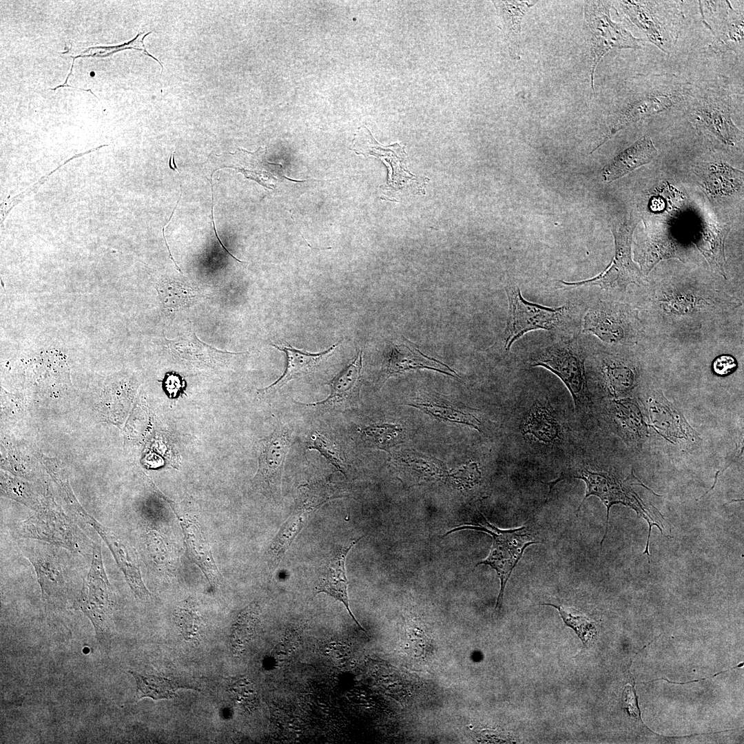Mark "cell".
Returning <instances> with one entry per match:
<instances>
[{"label":"cell","mask_w":744,"mask_h":744,"mask_svg":"<svg viewBox=\"0 0 744 744\" xmlns=\"http://www.w3.org/2000/svg\"><path fill=\"white\" fill-rule=\"evenodd\" d=\"M571 477L583 480L586 486L584 497L575 513L580 510L585 500L591 495L599 497L606 507V530L601 541V546L603 545L608 533L610 510L612 506L623 504L630 507L648 522L649 526L648 539L643 554L647 555L648 564H650L649 546L652 527L656 526L659 529L662 535L668 537H671V527L669 522L656 507L650 504H645L637 493L632 490V485L637 484L644 486L641 482L638 483L633 482L637 477L634 476L632 472L626 479L621 481L610 472L590 470L586 468L568 470L561 474L555 480L548 483L550 492L558 482Z\"/></svg>","instance_id":"obj_1"},{"label":"cell","mask_w":744,"mask_h":744,"mask_svg":"<svg viewBox=\"0 0 744 744\" xmlns=\"http://www.w3.org/2000/svg\"><path fill=\"white\" fill-rule=\"evenodd\" d=\"M480 517L475 522H466L456 526L446 533V536L454 532L463 530H473L486 533L493 539L492 546L488 555L479 561L475 568L479 565H486L493 569L499 579L500 588L495 611L502 606L506 583L513 571L521 559L525 550L530 545L541 543L530 531V526L527 525L513 529H500L491 524L480 513Z\"/></svg>","instance_id":"obj_2"},{"label":"cell","mask_w":744,"mask_h":744,"mask_svg":"<svg viewBox=\"0 0 744 744\" xmlns=\"http://www.w3.org/2000/svg\"><path fill=\"white\" fill-rule=\"evenodd\" d=\"M681 1H620L619 4L649 41L665 53L675 46L681 31Z\"/></svg>","instance_id":"obj_3"},{"label":"cell","mask_w":744,"mask_h":744,"mask_svg":"<svg viewBox=\"0 0 744 744\" xmlns=\"http://www.w3.org/2000/svg\"><path fill=\"white\" fill-rule=\"evenodd\" d=\"M13 533L18 539L38 540L84 555L93 550L95 545L72 519L56 506H48L38 510L30 517L19 522Z\"/></svg>","instance_id":"obj_4"},{"label":"cell","mask_w":744,"mask_h":744,"mask_svg":"<svg viewBox=\"0 0 744 744\" xmlns=\"http://www.w3.org/2000/svg\"><path fill=\"white\" fill-rule=\"evenodd\" d=\"M585 357L578 342L563 339L538 350L531 357V366L544 367L566 385L578 410L588 399Z\"/></svg>","instance_id":"obj_5"},{"label":"cell","mask_w":744,"mask_h":744,"mask_svg":"<svg viewBox=\"0 0 744 744\" xmlns=\"http://www.w3.org/2000/svg\"><path fill=\"white\" fill-rule=\"evenodd\" d=\"M76 606L91 621L97 638L107 635L115 607V597L103 565L99 544H95L88 573L84 579Z\"/></svg>","instance_id":"obj_6"},{"label":"cell","mask_w":744,"mask_h":744,"mask_svg":"<svg viewBox=\"0 0 744 744\" xmlns=\"http://www.w3.org/2000/svg\"><path fill=\"white\" fill-rule=\"evenodd\" d=\"M611 2L601 1H586L584 15L589 30L590 45V76L591 87L594 89L595 68L610 50L613 49H637L643 46V40L634 37L631 32L610 17Z\"/></svg>","instance_id":"obj_7"},{"label":"cell","mask_w":744,"mask_h":744,"mask_svg":"<svg viewBox=\"0 0 744 744\" xmlns=\"http://www.w3.org/2000/svg\"><path fill=\"white\" fill-rule=\"evenodd\" d=\"M505 290L509 306L504 338L506 351L528 331L556 328L568 309L567 305L552 308L529 302L524 298L517 285H507Z\"/></svg>","instance_id":"obj_8"},{"label":"cell","mask_w":744,"mask_h":744,"mask_svg":"<svg viewBox=\"0 0 744 744\" xmlns=\"http://www.w3.org/2000/svg\"><path fill=\"white\" fill-rule=\"evenodd\" d=\"M292 431L285 425H278L268 437L258 444V470L253 478V487L266 497L280 501L282 476L286 456L291 445Z\"/></svg>","instance_id":"obj_9"},{"label":"cell","mask_w":744,"mask_h":744,"mask_svg":"<svg viewBox=\"0 0 744 744\" xmlns=\"http://www.w3.org/2000/svg\"><path fill=\"white\" fill-rule=\"evenodd\" d=\"M636 219H628L612 229L615 253L610 265L601 273L592 278L578 281L559 280L560 286L580 287L597 285L607 289H625L631 283H639L641 272L631 257V244Z\"/></svg>","instance_id":"obj_10"},{"label":"cell","mask_w":744,"mask_h":744,"mask_svg":"<svg viewBox=\"0 0 744 744\" xmlns=\"http://www.w3.org/2000/svg\"><path fill=\"white\" fill-rule=\"evenodd\" d=\"M662 77L659 85L648 90L635 92L618 112L603 144L619 130L629 125L659 113L676 107L683 100V93L675 90V85Z\"/></svg>","instance_id":"obj_11"},{"label":"cell","mask_w":744,"mask_h":744,"mask_svg":"<svg viewBox=\"0 0 744 744\" xmlns=\"http://www.w3.org/2000/svg\"><path fill=\"white\" fill-rule=\"evenodd\" d=\"M690 117L697 128L727 146H735L743 133L732 119L730 107L718 94L706 92L692 104Z\"/></svg>","instance_id":"obj_12"},{"label":"cell","mask_w":744,"mask_h":744,"mask_svg":"<svg viewBox=\"0 0 744 744\" xmlns=\"http://www.w3.org/2000/svg\"><path fill=\"white\" fill-rule=\"evenodd\" d=\"M79 519L90 525L111 551L116 564L136 599L147 600L152 595L142 578L136 549L113 528L105 526L83 510Z\"/></svg>","instance_id":"obj_13"},{"label":"cell","mask_w":744,"mask_h":744,"mask_svg":"<svg viewBox=\"0 0 744 744\" xmlns=\"http://www.w3.org/2000/svg\"><path fill=\"white\" fill-rule=\"evenodd\" d=\"M22 552L34 566L45 600L63 595L66 589L65 575L54 545L38 540L25 539Z\"/></svg>","instance_id":"obj_14"},{"label":"cell","mask_w":744,"mask_h":744,"mask_svg":"<svg viewBox=\"0 0 744 744\" xmlns=\"http://www.w3.org/2000/svg\"><path fill=\"white\" fill-rule=\"evenodd\" d=\"M715 1V10L717 14H713L705 8H701L709 11H701L703 23L713 32L714 39L710 45L713 50L726 52H742L743 49L744 21L743 12L738 13L731 7L727 1Z\"/></svg>","instance_id":"obj_15"},{"label":"cell","mask_w":744,"mask_h":744,"mask_svg":"<svg viewBox=\"0 0 744 744\" xmlns=\"http://www.w3.org/2000/svg\"><path fill=\"white\" fill-rule=\"evenodd\" d=\"M362 369V351L359 350L356 356L327 383L331 390L326 399L315 403L298 404L307 407L328 409H342L353 406L360 397Z\"/></svg>","instance_id":"obj_16"},{"label":"cell","mask_w":744,"mask_h":744,"mask_svg":"<svg viewBox=\"0 0 744 744\" xmlns=\"http://www.w3.org/2000/svg\"><path fill=\"white\" fill-rule=\"evenodd\" d=\"M361 538L353 540L348 545L339 547L334 550L323 565L316 590V593L324 592L342 602L356 625L366 633L350 609L347 592L348 580L345 570L346 557L351 549Z\"/></svg>","instance_id":"obj_17"},{"label":"cell","mask_w":744,"mask_h":744,"mask_svg":"<svg viewBox=\"0 0 744 744\" xmlns=\"http://www.w3.org/2000/svg\"><path fill=\"white\" fill-rule=\"evenodd\" d=\"M694 172L704 190L713 197L730 196L743 187V172L721 161L701 162Z\"/></svg>","instance_id":"obj_18"},{"label":"cell","mask_w":744,"mask_h":744,"mask_svg":"<svg viewBox=\"0 0 744 744\" xmlns=\"http://www.w3.org/2000/svg\"><path fill=\"white\" fill-rule=\"evenodd\" d=\"M340 344L341 342L339 341L327 350L316 353L296 349L287 343H282L280 345L273 344V347L282 351L286 355L285 369L276 382L259 390V392L262 394L270 393L280 389L292 380L307 375L313 372L321 362L331 356Z\"/></svg>","instance_id":"obj_19"},{"label":"cell","mask_w":744,"mask_h":744,"mask_svg":"<svg viewBox=\"0 0 744 744\" xmlns=\"http://www.w3.org/2000/svg\"><path fill=\"white\" fill-rule=\"evenodd\" d=\"M628 321L619 307L600 304L590 309L583 320V332L607 342H623L629 333Z\"/></svg>","instance_id":"obj_20"},{"label":"cell","mask_w":744,"mask_h":744,"mask_svg":"<svg viewBox=\"0 0 744 744\" xmlns=\"http://www.w3.org/2000/svg\"><path fill=\"white\" fill-rule=\"evenodd\" d=\"M635 249V258L645 274L661 260L679 257L669 232L663 224L647 225Z\"/></svg>","instance_id":"obj_21"},{"label":"cell","mask_w":744,"mask_h":744,"mask_svg":"<svg viewBox=\"0 0 744 744\" xmlns=\"http://www.w3.org/2000/svg\"><path fill=\"white\" fill-rule=\"evenodd\" d=\"M385 367L384 383L395 374L420 369L435 370L451 376L457 375L446 364L426 356L411 343L395 344L386 360Z\"/></svg>","instance_id":"obj_22"},{"label":"cell","mask_w":744,"mask_h":744,"mask_svg":"<svg viewBox=\"0 0 744 744\" xmlns=\"http://www.w3.org/2000/svg\"><path fill=\"white\" fill-rule=\"evenodd\" d=\"M658 151L650 136L645 135L618 154L602 171L605 181L623 177L634 169L650 163Z\"/></svg>","instance_id":"obj_23"},{"label":"cell","mask_w":744,"mask_h":744,"mask_svg":"<svg viewBox=\"0 0 744 744\" xmlns=\"http://www.w3.org/2000/svg\"><path fill=\"white\" fill-rule=\"evenodd\" d=\"M524 435H529L545 444L561 438V426L552 408L546 402H534L520 426Z\"/></svg>","instance_id":"obj_24"},{"label":"cell","mask_w":744,"mask_h":744,"mask_svg":"<svg viewBox=\"0 0 744 744\" xmlns=\"http://www.w3.org/2000/svg\"><path fill=\"white\" fill-rule=\"evenodd\" d=\"M189 556L201 568L211 584L217 583L220 576L207 542L197 521L187 515H178Z\"/></svg>","instance_id":"obj_25"},{"label":"cell","mask_w":744,"mask_h":744,"mask_svg":"<svg viewBox=\"0 0 744 744\" xmlns=\"http://www.w3.org/2000/svg\"><path fill=\"white\" fill-rule=\"evenodd\" d=\"M169 341L176 357L197 367L214 368L224 364L228 356L238 353L217 350L204 344L195 334Z\"/></svg>","instance_id":"obj_26"},{"label":"cell","mask_w":744,"mask_h":744,"mask_svg":"<svg viewBox=\"0 0 744 744\" xmlns=\"http://www.w3.org/2000/svg\"><path fill=\"white\" fill-rule=\"evenodd\" d=\"M730 228L731 226L728 224L705 221L694 241V244L710 267L725 278V240Z\"/></svg>","instance_id":"obj_27"},{"label":"cell","mask_w":744,"mask_h":744,"mask_svg":"<svg viewBox=\"0 0 744 744\" xmlns=\"http://www.w3.org/2000/svg\"><path fill=\"white\" fill-rule=\"evenodd\" d=\"M650 414L654 426L660 434L665 437L688 438L692 437L694 431L688 425L683 416L676 412L674 407L662 395L651 398Z\"/></svg>","instance_id":"obj_28"},{"label":"cell","mask_w":744,"mask_h":744,"mask_svg":"<svg viewBox=\"0 0 744 744\" xmlns=\"http://www.w3.org/2000/svg\"><path fill=\"white\" fill-rule=\"evenodd\" d=\"M230 154L234 158L236 163L227 167L238 169L247 178L256 180L268 189H274L275 185L270 181L277 180L278 178L270 167L273 163L266 159L265 148L260 147L254 152L238 148L235 153Z\"/></svg>","instance_id":"obj_29"},{"label":"cell","mask_w":744,"mask_h":744,"mask_svg":"<svg viewBox=\"0 0 744 744\" xmlns=\"http://www.w3.org/2000/svg\"><path fill=\"white\" fill-rule=\"evenodd\" d=\"M537 1H497L495 6L504 22V31L508 41L510 55L519 59L521 22L527 10Z\"/></svg>","instance_id":"obj_30"},{"label":"cell","mask_w":744,"mask_h":744,"mask_svg":"<svg viewBox=\"0 0 744 744\" xmlns=\"http://www.w3.org/2000/svg\"><path fill=\"white\" fill-rule=\"evenodd\" d=\"M311 513V510L300 505L281 527L267 552L270 568L277 567L285 551L302 529L304 519Z\"/></svg>","instance_id":"obj_31"},{"label":"cell","mask_w":744,"mask_h":744,"mask_svg":"<svg viewBox=\"0 0 744 744\" xmlns=\"http://www.w3.org/2000/svg\"><path fill=\"white\" fill-rule=\"evenodd\" d=\"M129 672L136 680V695L139 699L143 697L154 700L171 699L175 696L176 690L181 687L176 681L163 676Z\"/></svg>","instance_id":"obj_32"},{"label":"cell","mask_w":744,"mask_h":744,"mask_svg":"<svg viewBox=\"0 0 744 744\" xmlns=\"http://www.w3.org/2000/svg\"><path fill=\"white\" fill-rule=\"evenodd\" d=\"M157 291L163 307L169 311L185 308L194 302L198 291L189 285L175 280H165L158 285Z\"/></svg>","instance_id":"obj_33"},{"label":"cell","mask_w":744,"mask_h":744,"mask_svg":"<svg viewBox=\"0 0 744 744\" xmlns=\"http://www.w3.org/2000/svg\"><path fill=\"white\" fill-rule=\"evenodd\" d=\"M369 444L380 450L390 452V448L403 442L404 430L397 424H373L360 430Z\"/></svg>","instance_id":"obj_34"},{"label":"cell","mask_w":744,"mask_h":744,"mask_svg":"<svg viewBox=\"0 0 744 744\" xmlns=\"http://www.w3.org/2000/svg\"><path fill=\"white\" fill-rule=\"evenodd\" d=\"M411 405L442 420L464 424L475 428L478 431H481V422L477 417L471 413H464L447 406H443L432 402H416Z\"/></svg>","instance_id":"obj_35"},{"label":"cell","mask_w":744,"mask_h":744,"mask_svg":"<svg viewBox=\"0 0 744 744\" xmlns=\"http://www.w3.org/2000/svg\"><path fill=\"white\" fill-rule=\"evenodd\" d=\"M540 605L550 606L556 608L565 625L575 632L584 645H586L592 636L595 634L596 630L593 623L577 610L553 603H540Z\"/></svg>","instance_id":"obj_36"},{"label":"cell","mask_w":744,"mask_h":744,"mask_svg":"<svg viewBox=\"0 0 744 744\" xmlns=\"http://www.w3.org/2000/svg\"><path fill=\"white\" fill-rule=\"evenodd\" d=\"M309 449L318 451L337 471L346 475V464L337 444L326 436L314 432L310 439Z\"/></svg>","instance_id":"obj_37"},{"label":"cell","mask_w":744,"mask_h":744,"mask_svg":"<svg viewBox=\"0 0 744 744\" xmlns=\"http://www.w3.org/2000/svg\"><path fill=\"white\" fill-rule=\"evenodd\" d=\"M176 621L187 639H196L201 626V619L193 603H185L177 608Z\"/></svg>","instance_id":"obj_38"},{"label":"cell","mask_w":744,"mask_h":744,"mask_svg":"<svg viewBox=\"0 0 744 744\" xmlns=\"http://www.w3.org/2000/svg\"><path fill=\"white\" fill-rule=\"evenodd\" d=\"M605 373L610 387L614 393L622 392L630 385L629 380L630 371L621 366L616 364H607Z\"/></svg>","instance_id":"obj_39"},{"label":"cell","mask_w":744,"mask_h":744,"mask_svg":"<svg viewBox=\"0 0 744 744\" xmlns=\"http://www.w3.org/2000/svg\"><path fill=\"white\" fill-rule=\"evenodd\" d=\"M623 701L624 707L629 714L641 720V710L638 705L637 693L634 685H627L625 688L623 693Z\"/></svg>","instance_id":"obj_40"},{"label":"cell","mask_w":744,"mask_h":744,"mask_svg":"<svg viewBox=\"0 0 744 744\" xmlns=\"http://www.w3.org/2000/svg\"><path fill=\"white\" fill-rule=\"evenodd\" d=\"M736 360L730 355H721L713 362V371L718 375L724 376L732 373L736 368Z\"/></svg>","instance_id":"obj_41"},{"label":"cell","mask_w":744,"mask_h":744,"mask_svg":"<svg viewBox=\"0 0 744 744\" xmlns=\"http://www.w3.org/2000/svg\"><path fill=\"white\" fill-rule=\"evenodd\" d=\"M210 183H211V194H212V206H211V220H212V223H213V227H214V233H215V236H216V238H217V239L218 240V242H219V243L220 244V245L222 246V247H223V248L224 249V250H225V251H226V252H227V253L228 254H229V256H231V257H232V258H233L234 259H235L236 260H237V261H238V262H242V261H241V260H238V258H236V257H234V256H233V255H232V254H231V253H230V252H229V251H228V250H227V249L225 248V246L223 245V244L222 243V242H221V240H220V238H219V237H218V234H217V231H216V226H215V223H214V192H213V184H212V182H211V180H210Z\"/></svg>","instance_id":"obj_42"},{"label":"cell","mask_w":744,"mask_h":744,"mask_svg":"<svg viewBox=\"0 0 744 744\" xmlns=\"http://www.w3.org/2000/svg\"><path fill=\"white\" fill-rule=\"evenodd\" d=\"M742 666H743V662H742V663H739V664H738V665H736V666H734V667H732V668H730V669H729V670H725V671H722V672H718V673L715 674L714 675H713V676H709V677H707V678H703V679H699V680H694V681H690V682H685V683H676V682H672V681H669V680H668V679H664V678H661V679H655V680H654V681H658V680H665V681H668V683H674V684H681V685H683V684H686V683H693V682H696V681H703V680H705V679H707L713 678V677H714V676H717L718 674H721V673H723V672H726L729 671L730 670L735 669V668H739V667H742Z\"/></svg>","instance_id":"obj_43"}]
</instances>
